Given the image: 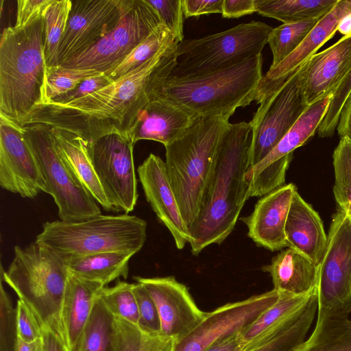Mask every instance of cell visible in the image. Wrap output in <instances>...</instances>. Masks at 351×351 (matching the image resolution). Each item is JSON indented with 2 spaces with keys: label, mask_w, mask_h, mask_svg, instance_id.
I'll use <instances>...</instances> for the list:
<instances>
[{
  "label": "cell",
  "mask_w": 351,
  "mask_h": 351,
  "mask_svg": "<svg viewBox=\"0 0 351 351\" xmlns=\"http://www.w3.org/2000/svg\"><path fill=\"white\" fill-rule=\"evenodd\" d=\"M133 287L134 283L119 280L113 287H102L97 296L114 316L138 325V311Z\"/></svg>",
  "instance_id": "cell-38"
},
{
  "label": "cell",
  "mask_w": 351,
  "mask_h": 351,
  "mask_svg": "<svg viewBox=\"0 0 351 351\" xmlns=\"http://www.w3.org/2000/svg\"><path fill=\"white\" fill-rule=\"evenodd\" d=\"M135 254L130 251H111L64 260L71 275L106 287L121 277L128 278L129 261Z\"/></svg>",
  "instance_id": "cell-29"
},
{
  "label": "cell",
  "mask_w": 351,
  "mask_h": 351,
  "mask_svg": "<svg viewBox=\"0 0 351 351\" xmlns=\"http://www.w3.org/2000/svg\"><path fill=\"white\" fill-rule=\"evenodd\" d=\"M333 193L339 208L351 203V138H341L332 154Z\"/></svg>",
  "instance_id": "cell-39"
},
{
  "label": "cell",
  "mask_w": 351,
  "mask_h": 351,
  "mask_svg": "<svg viewBox=\"0 0 351 351\" xmlns=\"http://www.w3.org/2000/svg\"><path fill=\"white\" fill-rule=\"evenodd\" d=\"M229 123L223 117L198 118L165 147L167 173L189 230L199 214L217 145Z\"/></svg>",
  "instance_id": "cell-5"
},
{
  "label": "cell",
  "mask_w": 351,
  "mask_h": 351,
  "mask_svg": "<svg viewBox=\"0 0 351 351\" xmlns=\"http://www.w3.org/2000/svg\"><path fill=\"white\" fill-rule=\"evenodd\" d=\"M322 17L282 23L273 28L267 42L273 55L269 69L276 67L292 53Z\"/></svg>",
  "instance_id": "cell-32"
},
{
  "label": "cell",
  "mask_w": 351,
  "mask_h": 351,
  "mask_svg": "<svg viewBox=\"0 0 351 351\" xmlns=\"http://www.w3.org/2000/svg\"><path fill=\"white\" fill-rule=\"evenodd\" d=\"M132 140L117 135L88 141V153L104 193L114 212L128 214L138 200Z\"/></svg>",
  "instance_id": "cell-13"
},
{
  "label": "cell",
  "mask_w": 351,
  "mask_h": 351,
  "mask_svg": "<svg viewBox=\"0 0 351 351\" xmlns=\"http://www.w3.org/2000/svg\"><path fill=\"white\" fill-rule=\"evenodd\" d=\"M135 0H72L58 65L93 47L119 24Z\"/></svg>",
  "instance_id": "cell-15"
},
{
  "label": "cell",
  "mask_w": 351,
  "mask_h": 351,
  "mask_svg": "<svg viewBox=\"0 0 351 351\" xmlns=\"http://www.w3.org/2000/svg\"><path fill=\"white\" fill-rule=\"evenodd\" d=\"M317 311L314 293L295 321L265 344L248 351H292L305 339Z\"/></svg>",
  "instance_id": "cell-33"
},
{
  "label": "cell",
  "mask_w": 351,
  "mask_h": 351,
  "mask_svg": "<svg viewBox=\"0 0 351 351\" xmlns=\"http://www.w3.org/2000/svg\"><path fill=\"white\" fill-rule=\"evenodd\" d=\"M341 210H342L351 220V203H350L345 208Z\"/></svg>",
  "instance_id": "cell-55"
},
{
  "label": "cell",
  "mask_w": 351,
  "mask_h": 351,
  "mask_svg": "<svg viewBox=\"0 0 351 351\" xmlns=\"http://www.w3.org/2000/svg\"><path fill=\"white\" fill-rule=\"evenodd\" d=\"M178 43L166 45L134 71L88 95L66 103L39 104L14 124L40 123L72 132L89 142L110 134L132 140L138 116L149 101L151 74L168 49Z\"/></svg>",
  "instance_id": "cell-1"
},
{
  "label": "cell",
  "mask_w": 351,
  "mask_h": 351,
  "mask_svg": "<svg viewBox=\"0 0 351 351\" xmlns=\"http://www.w3.org/2000/svg\"><path fill=\"white\" fill-rule=\"evenodd\" d=\"M45 351H67L61 340L51 331L43 330Z\"/></svg>",
  "instance_id": "cell-52"
},
{
  "label": "cell",
  "mask_w": 351,
  "mask_h": 351,
  "mask_svg": "<svg viewBox=\"0 0 351 351\" xmlns=\"http://www.w3.org/2000/svg\"><path fill=\"white\" fill-rule=\"evenodd\" d=\"M317 267V316L348 317L351 312V220L340 208L332 215L326 251Z\"/></svg>",
  "instance_id": "cell-10"
},
{
  "label": "cell",
  "mask_w": 351,
  "mask_h": 351,
  "mask_svg": "<svg viewBox=\"0 0 351 351\" xmlns=\"http://www.w3.org/2000/svg\"><path fill=\"white\" fill-rule=\"evenodd\" d=\"M301 66L261 102L254 113L250 121L252 138L248 169L274 149L308 107L300 85Z\"/></svg>",
  "instance_id": "cell-12"
},
{
  "label": "cell",
  "mask_w": 351,
  "mask_h": 351,
  "mask_svg": "<svg viewBox=\"0 0 351 351\" xmlns=\"http://www.w3.org/2000/svg\"><path fill=\"white\" fill-rule=\"evenodd\" d=\"M252 138L250 122L229 123L222 132L204 188L199 214L189 229L191 252L221 244L233 231L248 199L245 173Z\"/></svg>",
  "instance_id": "cell-2"
},
{
  "label": "cell",
  "mask_w": 351,
  "mask_h": 351,
  "mask_svg": "<svg viewBox=\"0 0 351 351\" xmlns=\"http://www.w3.org/2000/svg\"><path fill=\"white\" fill-rule=\"evenodd\" d=\"M337 31L343 36L351 35V12L340 19L337 25Z\"/></svg>",
  "instance_id": "cell-54"
},
{
  "label": "cell",
  "mask_w": 351,
  "mask_h": 351,
  "mask_svg": "<svg viewBox=\"0 0 351 351\" xmlns=\"http://www.w3.org/2000/svg\"><path fill=\"white\" fill-rule=\"evenodd\" d=\"M102 285L70 274L60 309L62 341L67 351H81L86 327Z\"/></svg>",
  "instance_id": "cell-23"
},
{
  "label": "cell",
  "mask_w": 351,
  "mask_h": 351,
  "mask_svg": "<svg viewBox=\"0 0 351 351\" xmlns=\"http://www.w3.org/2000/svg\"><path fill=\"white\" fill-rule=\"evenodd\" d=\"M114 322V316L97 296L81 351H113Z\"/></svg>",
  "instance_id": "cell-35"
},
{
  "label": "cell",
  "mask_w": 351,
  "mask_h": 351,
  "mask_svg": "<svg viewBox=\"0 0 351 351\" xmlns=\"http://www.w3.org/2000/svg\"><path fill=\"white\" fill-rule=\"evenodd\" d=\"M239 332L219 339L205 351H243V347Z\"/></svg>",
  "instance_id": "cell-51"
},
{
  "label": "cell",
  "mask_w": 351,
  "mask_h": 351,
  "mask_svg": "<svg viewBox=\"0 0 351 351\" xmlns=\"http://www.w3.org/2000/svg\"><path fill=\"white\" fill-rule=\"evenodd\" d=\"M55 0H18L16 20L14 27L23 28L44 16Z\"/></svg>",
  "instance_id": "cell-45"
},
{
  "label": "cell",
  "mask_w": 351,
  "mask_h": 351,
  "mask_svg": "<svg viewBox=\"0 0 351 351\" xmlns=\"http://www.w3.org/2000/svg\"><path fill=\"white\" fill-rule=\"evenodd\" d=\"M14 351H45L43 337L32 342L18 338Z\"/></svg>",
  "instance_id": "cell-53"
},
{
  "label": "cell",
  "mask_w": 351,
  "mask_h": 351,
  "mask_svg": "<svg viewBox=\"0 0 351 351\" xmlns=\"http://www.w3.org/2000/svg\"><path fill=\"white\" fill-rule=\"evenodd\" d=\"M186 18L202 14L222 13L223 0H182Z\"/></svg>",
  "instance_id": "cell-47"
},
{
  "label": "cell",
  "mask_w": 351,
  "mask_h": 351,
  "mask_svg": "<svg viewBox=\"0 0 351 351\" xmlns=\"http://www.w3.org/2000/svg\"><path fill=\"white\" fill-rule=\"evenodd\" d=\"M285 235L288 247L301 252L318 265L325 253L328 237L319 214L298 191L289 210Z\"/></svg>",
  "instance_id": "cell-25"
},
{
  "label": "cell",
  "mask_w": 351,
  "mask_h": 351,
  "mask_svg": "<svg viewBox=\"0 0 351 351\" xmlns=\"http://www.w3.org/2000/svg\"><path fill=\"white\" fill-rule=\"evenodd\" d=\"M18 338L32 342L43 337V329L31 308L22 300L16 303Z\"/></svg>",
  "instance_id": "cell-44"
},
{
  "label": "cell",
  "mask_w": 351,
  "mask_h": 351,
  "mask_svg": "<svg viewBox=\"0 0 351 351\" xmlns=\"http://www.w3.org/2000/svg\"><path fill=\"white\" fill-rule=\"evenodd\" d=\"M336 129L340 138H351V93L341 108Z\"/></svg>",
  "instance_id": "cell-50"
},
{
  "label": "cell",
  "mask_w": 351,
  "mask_h": 351,
  "mask_svg": "<svg viewBox=\"0 0 351 351\" xmlns=\"http://www.w3.org/2000/svg\"><path fill=\"white\" fill-rule=\"evenodd\" d=\"M134 293L138 311V326L144 333L160 334V323L156 306L145 288L134 283Z\"/></svg>",
  "instance_id": "cell-41"
},
{
  "label": "cell",
  "mask_w": 351,
  "mask_h": 351,
  "mask_svg": "<svg viewBox=\"0 0 351 351\" xmlns=\"http://www.w3.org/2000/svg\"><path fill=\"white\" fill-rule=\"evenodd\" d=\"M158 14L162 23L180 42L184 40L182 0H147Z\"/></svg>",
  "instance_id": "cell-42"
},
{
  "label": "cell",
  "mask_w": 351,
  "mask_h": 351,
  "mask_svg": "<svg viewBox=\"0 0 351 351\" xmlns=\"http://www.w3.org/2000/svg\"><path fill=\"white\" fill-rule=\"evenodd\" d=\"M112 82L113 80L105 74L92 77L83 81L74 90L51 101L66 103L77 99L104 88Z\"/></svg>",
  "instance_id": "cell-46"
},
{
  "label": "cell",
  "mask_w": 351,
  "mask_h": 351,
  "mask_svg": "<svg viewBox=\"0 0 351 351\" xmlns=\"http://www.w3.org/2000/svg\"><path fill=\"white\" fill-rule=\"evenodd\" d=\"M153 299L159 315L160 334L180 340L205 317L206 312L196 304L188 288L173 276H134Z\"/></svg>",
  "instance_id": "cell-18"
},
{
  "label": "cell",
  "mask_w": 351,
  "mask_h": 351,
  "mask_svg": "<svg viewBox=\"0 0 351 351\" xmlns=\"http://www.w3.org/2000/svg\"><path fill=\"white\" fill-rule=\"evenodd\" d=\"M177 339L161 334L144 333L141 351H173Z\"/></svg>",
  "instance_id": "cell-49"
},
{
  "label": "cell",
  "mask_w": 351,
  "mask_h": 351,
  "mask_svg": "<svg viewBox=\"0 0 351 351\" xmlns=\"http://www.w3.org/2000/svg\"><path fill=\"white\" fill-rule=\"evenodd\" d=\"M351 72V35L310 57L300 69V85L307 106L334 93Z\"/></svg>",
  "instance_id": "cell-19"
},
{
  "label": "cell",
  "mask_w": 351,
  "mask_h": 351,
  "mask_svg": "<svg viewBox=\"0 0 351 351\" xmlns=\"http://www.w3.org/2000/svg\"><path fill=\"white\" fill-rule=\"evenodd\" d=\"M162 24L158 14L147 0H135L114 29L86 51L58 66L106 74Z\"/></svg>",
  "instance_id": "cell-11"
},
{
  "label": "cell",
  "mask_w": 351,
  "mask_h": 351,
  "mask_svg": "<svg viewBox=\"0 0 351 351\" xmlns=\"http://www.w3.org/2000/svg\"><path fill=\"white\" fill-rule=\"evenodd\" d=\"M292 351H351V319L317 316L313 332Z\"/></svg>",
  "instance_id": "cell-30"
},
{
  "label": "cell",
  "mask_w": 351,
  "mask_h": 351,
  "mask_svg": "<svg viewBox=\"0 0 351 351\" xmlns=\"http://www.w3.org/2000/svg\"><path fill=\"white\" fill-rule=\"evenodd\" d=\"M275 289L245 300L223 304L210 312L184 337L173 351H205L213 343L249 326L280 298Z\"/></svg>",
  "instance_id": "cell-16"
},
{
  "label": "cell",
  "mask_w": 351,
  "mask_h": 351,
  "mask_svg": "<svg viewBox=\"0 0 351 351\" xmlns=\"http://www.w3.org/2000/svg\"><path fill=\"white\" fill-rule=\"evenodd\" d=\"M146 221L135 215L101 214L76 221H47L35 241L63 259L143 247L147 238Z\"/></svg>",
  "instance_id": "cell-7"
},
{
  "label": "cell",
  "mask_w": 351,
  "mask_h": 351,
  "mask_svg": "<svg viewBox=\"0 0 351 351\" xmlns=\"http://www.w3.org/2000/svg\"><path fill=\"white\" fill-rule=\"evenodd\" d=\"M0 185L9 192L34 198L49 189L19 125L0 117Z\"/></svg>",
  "instance_id": "cell-17"
},
{
  "label": "cell",
  "mask_w": 351,
  "mask_h": 351,
  "mask_svg": "<svg viewBox=\"0 0 351 351\" xmlns=\"http://www.w3.org/2000/svg\"><path fill=\"white\" fill-rule=\"evenodd\" d=\"M175 40L180 41L162 23L105 75L114 81L134 71L152 58L164 46Z\"/></svg>",
  "instance_id": "cell-34"
},
{
  "label": "cell",
  "mask_w": 351,
  "mask_h": 351,
  "mask_svg": "<svg viewBox=\"0 0 351 351\" xmlns=\"http://www.w3.org/2000/svg\"><path fill=\"white\" fill-rule=\"evenodd\" d=\"M333 94L308 106L274 149L245 173L247 197H262L285 185L286 172L293 151L304 145L317 131L326 115Z\"/></svg>",
  "instance_id": "cell-14"
},
{
  "label": "cell",
  "mask_w": 351,
  "mask_h": 351,
  "mask_svg": "<svg viewBox=\"0 0 351 351\" xmlns=\"http://www.w3.org/2000/svg\"><path fill=\"white\" fill-rule=\"evenodd\" d=\"M19 126L58 207L60 220L76 221L101 214L94 197L59 156L50 127L40 123Z\"/></svg>",
  "instance_id": "cell-9"
},
{
  "label": "cell",
  "mask_w": 351,
  "mask_h": 351,
  "mask_svg": "<svg viewBox=\"0 0 351 351\" xmlns=\"http://www.w3.org/2000/svg\"><path fill=\"white\" fill-rule=\"evenodd\" d=\"M143 336L138 325L114 316L113 351H141Z\"/></svg>",
  "instance_id": "cell-43"
},
{
  "label": "cell",
  "mask_w": 351,
  "mask_h": 351,
  "mask_svg": "<svg viewBox=\"0 0 351 351\" xmlns=\"http://www.w3.org/2000/svg\"><path fill=\"white\" fill-rule=\"evenodd\" d=\"M256 12L255 0H223L222 16L239 18Z\"/></svg>",
  "instance_id": "cell-48"
},
{
  "label": "cell",
  "mask_w": 351,
  "mask_h": 351,
  "mask_svg": "<svg viewBox=\"0 0 351 351\" xmlns=\"http://www.w3.org/2000/svg\"><path fill=\"white\" fill-rule=\"evenodd\" d=\"M137 172L147 201L169 230L176 247L182 250L189 243L190 234L171 186L165 162L150 154L138 167Z\"/></svg>",
  "instance_id": "cell-20"
},
{
  "label": "cell",
  "mask_w": 351,
  "mask_h": 351,
  "mask_svg": "<svg viewBox=\"0 0 351 351\" xmlns=\"http://www.w3.org/2000/svg\"><path fill=\"white\" fill-rule=\"evenodd\" d=\"M280 293L279 299L261 313L249 326L239 332L243 351L261 346L291 324L298 317L311 296Z\"/></svg>",
  "instance_id": "cell-26"
},
{
  "label": "cell",
  "mask_w": 351,
  "mask_h": 351,
  "mask_svg": "<svg viewBox=\"0 0 351 351\" xmlns=\"http://www.w3.org/2000/svg\"><path fill=\"white\" fill-rule=\"evenodd\" d=\"M262 269L269 274L274 289L280 293L304 295L316 290L317 265L291 247L282 250Z\"/></svg>",
  "instance_id": "cell-28"
},
{
  "label": "cell",
  "mask_w": 351,
  "mask_h": 351,
  "mask_svg": "<svg viewBox=\"0 0 351 351\" xmlns=\"http://www.w3.org/2000/svg\"><path fill=\"white\" fill-rule=\"evenodd\" d=\"M197 119L169 100L153 99L138 116L132 132L133 142L151 140L165 147L182 135Z\"/></svg>",
  "instance_id": "cell-24"
},
{
  "label": "cell",
  "mask_w": 351,
  "mask_h": 351,
  "mask_svg": "<svg viewBox=\"0 0 351 351\" xmlns=\"http://www.w3.org/2000/svg\"><path fill=\"white\" fill-rule=\"evenodd\" d=\"M295 186L289 183L262 196L252 213L240 219L247 227V236L258 247L271 252L288 247L285 225Z\"/></svg>",
  "instance_id": "cell-21"
},
{
  "label": "cell",
  "mask_w": 351,
  "mask_h": 351,
  "mask_svg": "<svg viewBox=\"0 0 351 351\" xmlns=\"http://www.w3.org/2000/svg\"><path fill=\"white\" fill-rule=\"evenodd\" d=\"M0 278V351H14L17 339V311Z\"/></svg>",
  "instance_id": "cell-40"
},
{
  "label": "cell",
  "mask_w": 351,
  "mask_h": 351,
  "mask_svg": "<svg viewBox=\"0 0 351 351\" xmlns=\"http://www.w3.org/2000/svg\"><path fill=\"white\" fill-rule=\"evenodd\" d=\"M272 29L263 22L252 21L202 38L184 39L178 45L177 64L169 77L199 76L261 55Z\"/></svg>",
  "instance_id": "cell-8"
},
{
  "label": "cell",
  "mask_w": 351,
  "mask_h": 351,
  "mask_svg": "<svg viewBox=\"0 0 351 351\" xmlns=\"http://www.w3.org/2000/svg\"><path fill=\"white\" fill-rule=\"evenodd\" d=\"M72 8V0H55L47 10L45 21V53L47 67L58 64V49Z\"/></svg>",
  "instance_id": "cell-36"
},
{
  "label": "cell",
  "mask_w": 351,
  "mask_h": 351,
  "mask_svg": "<svg viewBox=\"0 0 351 351\" xmlns=\"http://www.w3.org/2000/svg\"><path fill=\"white\" fill-rule=\"evenodd\" d=\"M50 132L59 156L72 174L100 206L112 210L91 162L88 141L72 132L51 127Z\"/></svg>",
  "instance_id": "cell-27"
},
{
  "label": "cell",
  "mask_w": 351,
  "mask_h": 351,
  "mask_svg": "<svg viewBox=\"0 0 351 351\" xmlns=\"http://www.w3.org/2000/svg\"><path fill=\"white\" fill-rule=\"evenodd\" d=\"M339 0H255L256 12L283 23L322 17Z\"/></svg>",
  "instance_id": "cell-31"
},
{
  "label": "cell",
  "mask_w": 351,
  "mask_h": 351,
  "mask_svg": "<svg viewBox=\"0 0 351 351\" xmlns=\"http://www.w3.org/2000/svg\"><path fill=\"white\" fill-rule=\"evenodd\" d=\"M69 275L65 261L36 241L25 247L14 246L6 271L1 264L0 278L31 308L43 329L61 341L60 314Z\"/></svg>",
  "instance_id": "cell-6"
},
{
  "label": "cell",
  "mask_w": 351,
  "mask_h": 351,
  "mask_svg": "<svg viewBox=\"0 0 351 351\" xmlns=\"http://www.w3.org/2000/svg\"><path fill=\"white\" fill-rule=\"evenodd\" d=\"M103 74L94 71L72 69L60 66L47 67L39 104L53 101L74 90L85 80Z\"/></svg>",
  "instance_id": "cell-37"
},
{
  "label": "cell",
  "mask_w": 351,
  "mask_h": 351,
  "mask_svg": "<svg viewBox=\"0 0 351 351\" xmlns=\"http://www.w3.org/2000/svg\"><path fill=\"white\" fill-rule=\"evenodd\" d=\"M262 63V55H259L199 76L168 77L152 91L149 99L169 100L197 118H230L238 108L255 100L263 77Z\"/></svg>",
  "instance_id": "cell-3"
},
{
  "label": "cell",
  "mask_w": 351,
  "mask_h": 351,
  "mask_svg": "<svg viewBox=\"0 0 351 351\" xmlns=\"http://www.w3.org/2000/svg\"><path fill=\"white\" fill-rule=\"evenodd\" d=\"M47 64L45 21L4 28L0 41V117L16 123L40 102Z\"/></svg>",
  "instance_id": "cell-4"
},
{
  "label": "cell",
  "mask_w": 351,
  "mask_h": 351,
  "mask_svg": "<svg viewBox=\"0 0 351 351\" xmlns=\"http://www.w3.org/2000/svg\"><path fill=\"white\" fill-rule=\"evenodd\" d=\"M351 12V0H339L311 29L300 45L287 58L263 75L255 100L260 104L267 95L282 84L289 75L304 64L337 31L340 19Z\"/></svg>",
  "instance_id": "cell-22"
}]
</instances>
